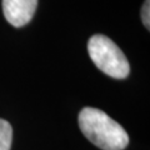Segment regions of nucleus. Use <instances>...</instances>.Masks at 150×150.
<instances>
[{"mask_svg":"<svg viewBox=\"0 0 150 150\" xmlns=\"http://www.w3.org/2000/svg\"><path fill=\"white\" fill-rule=\"evenodd\" d=\"M79 126L89 142L101 150H124L129 144V135L123 126L96 108L81 109Z\"/></svg>","mask_w":150,"mask_h":150,"instance_id":"1","label":"nucleus"},{"mask_svg":"<svg viewBox=\"0 0 150 150\" xmlns=\"http://www.w3.org/2000/svg\"><path fill=\"white\" fill-rule=\"evenodd\" d=\"M88 53L93 63L103 73L114 78L125 79L130 73V65L121 49L105 35L96 34L89 39Z\"/></svg>","mask_w":150,"mask_h":150,"instance_id":"2","label":"nucleus"},{"mask_svg":"<svg viewBox=\"0 0 150 150\" xmlns=\"http://www.w3.org/2000/svg\"><path fill=\"white\" fill-rule=\"evenodd\" d=\"M38 0H3V13L9 24L21 28L29 23L35 14Z\"/></svg>","mask_w":150,"mask_h":150,"instance_id":"3","label":"nucleus"},{"mask_svg":"<svg viewBox=\"0 0 150 150\" xmlns=\"http://www.w3.org/2000/svg\"><path fill=\"white\" fill-rule=\"evenodd\" d=\"M13 142V128L9 121L0 119V150H10Z\"/></svg>","mask_w":150,"mask_h":150,"instance_id":"4","label":"nucleus"},{"mask_svg":"<svg viewBox=\"0 0 150 150\" xmlns=\"http://www.w3.org/2000/svg\"><path fill=\"white\" fill-rule=\"evenodd\" d=\"M149 13H150V0H145L144 5L142 8V20L148 30L150 28V14Z\"/></svg>","mask_w":150,"mask_h":150,"instance_id":"5","label":"nucleus"}]
</instances>
